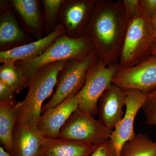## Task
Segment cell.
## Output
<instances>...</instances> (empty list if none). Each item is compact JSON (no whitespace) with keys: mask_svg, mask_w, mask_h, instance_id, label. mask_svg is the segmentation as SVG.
<instances>
[{"mask_svg":"<svg viewBox=\"0 0 156 156\" xmlns=\"http://www.w3.org/2000/svg\"><path fill=\"white\" fill-rule=\"evenodd\" d=\"M0 81L10 87L16 94L28 87L21 71L15 63L2 64L0 66Z\"/></svg>","mask_w":156,"mask_h":156,"instance_id":"obj_20","label":"cell"},{"mask_svg":"<svg viewBox=\"0 0 156 156\" xmlns=\"http://www.w3.org/2000/svg\"><path fill=\"white\" fill-rule=\"evenodd\" d=\"M155 47L152 22L142 15L130 20L120 55L121 68L139 64L152 55Z\"/></svg>","mask_w":156,"mask_h":156,"instance_id":"obj_4","label":"cell"},{"mask_svg":"<svg viewBox=\"0 0 156 156\" xmlns=\"http://www.w3.org/2000/svg\"><path fill=\"white\" fill-rule=\"evenodd\" d=\"M16 101H0V140L7 151L12 154L13 135L17 121Z\"/></svg>","mask_w":156,"mask_h":156,"instance_id":"obj_18","label":"cell"},{"mask_svg":"<svg viewBox=\"0 0 156 156\" xmlns=\"http://www.w3.org/2000/svg\"><path fill=\"white\" fill-rule=\"evenodd\" d=\"M142 108L147 124L156 126V89L146 95Z\"/></svg>","mask_w":156,"mask_h":156,"instance_id":"obj_22","label":"cell"},{"mask_svg":"<svg viewBox=\"0 0 156 156\" xmlns=\"http://www.w3.org/2000/svg\"><path fill=\"white\" fill-rule=\"evenodd\" d=\"M119 68V64L108 66L98 58L88 71L83 86L77 95L78 109L95 116L101 96L112 83Z\"/></svg>","mask_w":156,"mask_h":156,"instance_id":"obj_6","label":"cell"},{"mask_svg":"<svg viewBox=\"0 0 156 156\" xmlns=\"http://www.w3.org/2000/svg\"><path fill=\"white\" fill-rule=\"evenodd\" d=\"M34 41L33 37L20 25L12 5L0 11V52L12 50Z\"/></svg>","mask_w":156,"mask_h":156,"instance_id":"obj_13","label":"cell"},{"mask_svg":"<svg viewBox=\"0 0 156 156\" xmlns=\"http://www.w3.org/2000/svg\"><path fill=\"white\" fill-rule=\"evenodd\" d=\"M66 34L64 26L59 23L52 34L12 50L0 52V63H15L37 58L43 54L59 37Z\"/></svg>","mask_w":156,"mask_h":156,"instance_id":"obj_14","label":"cell"},{"mask_svg":"<svg viewBox=\"0 0 156 156\" xmlns=\"http://www.w3.org/2000/svg\"><path fill=\"white\" fill-rule=\"evenodd\" d=\"M126 110L122 120L112 131L110 139L114 145L117 155L120 156L123 145L133 139L135 135L134 123L137 113L145 101L146 95L138 90H125Z\"/></svg>","mask_w":156,"mask_h":156,"instance_id":"obj_10","label":"cell"},{"mask_svg":"<svg viewBox=\"0 0 156 156\" xmlns=\"http://www.w3.org/2000/svg\"><path fill=\"white\" fill-rule=\"evenodd\" d=\"M11 2L23 29L35 41L42 38L45 32L42 1L11 0Z\"/></svg>","mask_w":156,"mask_h":156,"instance_id":"obj_15","label":"cell"},{"mask_svg":"<svg viewBox=\"0 0 156 156\" xmlns=\"http://www.w3.org/2000/svg\"><path fill=\"white\" fill-rule=\"evenodd\" d=\"M45 36L53 32L59 24L58 16L63 0H42Z\"/></svg>","mask_w":156,"mask_h":156,"instance_id":"obj_21","label":"cell"},{"mask_svg":"<svg viewBox=\"0 0 156 156\" xmlns=\"http://www.w3.org/2000/svg\"><path fill=\"white\" fill-rule=\"evenodd\" d=\"M95 0H63L58 21L64 26L67 36L79 38L87 34Z\"/></svg>","mask_w":156,"mask_h":156,"instance_id":"obj_9","label":"cell"},{"mask_svg":"<svg viewBox=\"0 0 156 156\" xmlns=\"http://www.w3.org/2000/svg\"><path fill=\"white\" fill-rule=\"evenodd\" d=\"M98 145L73 140L44 137L40 156H89Z\"/></svg>","mask_w":156,"mask_h":156,"instance_id":"obj_17","label":"cell"},{"mask_svg":"<svg viewBox=\"0 0 156 156\" xmlns=\"http://www.w3.org/2000/svg\"><path fill=\"white\" fill-rule=\"evenodd\" d=\"M95 51V47L87 34L76 38L65 34L56 39L53 44L37 58L17 62L15 64L21 71L28 86L34 74L43 66L56 62L83 58Z\"/></svg>","mask_w":156,"mask_h":156,"instance_id":"obj_3","label":"cell"},{"mask_svg":"<svg viewBox=\"0 0 156 156\" xmlns=\"http://www.w3.org/2000/svg\"><path fill=\"white\" fill-rule=\"evenodd\" d=\"M120 156H156V142L146 134H136L123 145Z\"/></svg>","mask_w":156,"mask_h":156,"instance_id":"obj_19","label":"cell"},{"mask_svg":"<svg viewBox=\"0 0 156 156\" xmlns=\"http://www.w3.org/2000/svg\"><path fill=\"white\" fill-rule=\"evenodd\" d=\"M123 1L125 11L129 21L139 15V0Z\"/></svg>","mask_w":156,"mask_h":156,"instance_id":"obj_25","label":"cell"},{"mask_svg":"<svg viewBox=\"0 0 156 156\" xmlns=\"http://www.w3.org/2000/svg\"><path fill=\"white\" fill-rule=\"evenodd\" d=\"M89 156H118L114 145L110 139L98 145Z\"/></svg>","mask_w":156,"mask_h":156,"instance_id":"obj_24","label":"cell"},{"mask_svg":"<svg viewBox=\"0 0 156 156\" xmlns=\"http://www.w3.org/2000/svg\"><path fill=\"white\" fill-rule=\"evenodd\" d=\"M0 156H12L11 154L9 153V152L1 146L0 147Z\"/></svg>","mask_w":156,"mask_h":156,"instance_id":"obj_27","label":"cell"},{"mask_svg":"<svg viewBox=\"0 0 156 156\" xmlns=\"http://www.w3.org/2000/svg\"><path fill=\"white\" fill-rule=\"evenodd\" d=\"M66 60L45 65L37 70L30 81L27 95L16 104L17 121L21 125L37 126L43 104L56 87L57 76Z\"/></svg>","mask_w":156,"mask_h":156,"instance_id":"obj_2","label":"cell"},{"mask_svg":"<svg viewBox=\"0 0 156 156\" xmlns=\"http://www.w3.org/2000/svg\"><path fill=\"white\" fill-rule=\"evenodd\" d=\"M123 89H134L147 95L156 89V55L131 67L120 68L112 80Z\"/></svg>","mask_w":156,"mask_h":156,"instance_id":"obj_8","label":"cell"},{"mask_svg":"<svg viewBox=\"0 0 156 156\" xmlns=\"http://www.w3.org/2000/svg\"><path fill=\"white\" fill-rule=\"evenodd\" d=\"M44 136L36 126L16 123L13 135L12 156H40Z\"/></svg>","mask_w":156,"mask_h":156,"instance_id":"obj_16","label":"cell"},{"mask_svg":"<svg viewBox=\"0 0 156 156\" xmlns=\"http://www.w3.org/2000/svg\"><path fill=\"white\" fill-rule=\"evenodd\" d=\"M126 94L123 89L114 83L110 85L101 96L98 113L99 120L110 130L114 129L124 116Z\"/></svg>","mask_w":156,"mask_h":156,"instance_id":"obj_11","label":"cell"},{"mask_svg":"<svg viewBox=\"0 0 156 156\" xmlns=\"http://www.w3.org/2000/svg\"><path fill=\"white\" fill-rule=\"evenodd\" d=\"M140 14L153 22L156 17V0H139Z\"/></svg>","mask_w":156,"mask_h":156,"instance_id":"obj_23","label":"cell"},{"mask_svg":"<svg viewBox=\"0 0 156 156\" xmlns=\"http://www.w3.org/2000/svg\"><path fill=\"white\" fill-rule=\"evenodd\" d=\"M78 107L77 95L69 98L43 113L36 127L45 137L58 138L61 128Z\"/></svg>","mask_w":156,"mask_h":156,"instance_id":"obj_12","label":"cell"},{"mask_svg":"<svg viewBox=\"0 0 156 156\" xmlns=\"http://www.w3.org/2000/svg\"><path fill=\"white\" fill-rule=\"evenodd\" d=\"M152 55H156V46L154 48L152 53Z\"/></svg>","mask_w":156,"mask_h":156,"instance_id":"obj_29","label":"cell"},{"mask_svg":"<svg viewBox=\"0 0 156 156\" xmlns=\"http://www.w3.org/2000/svg\"><path fill=\"white\" fill-rule=\"evenodd\" d=\"M129 22L123 1L95 0L87 34L108 66L119 64Z\"/></svg>","mask_w":156,"mask_h":156,"instance_id":"obj_1","label":"cell"},{"mask_svg":"<svg viewBox=\"0 0 156 156\" xmlns=\"http://www.w3.org/2000/svg\"><path fill=\"white\" fill-rule=\"evenodd\" d=\"M112 132L100 120L77 109L61 128L58 138L98 145L110 139Z\"/></svg>","mask_w":156,"mask_h":156,"instance_id":"obj_7","label":"cell"},{"mask_svg":"<svg viewBox=\"0 0 156 156\" xmlns=\"http://www.w3.org/2000/svg\"><path fill=\"white\" fill-rule=\"evenodd\" d=\"M154 32V44L156 46V17L154 20L152 22Z\"/></svg>","mask_w":156,"mask_h":156,"instance_id":"obj_28","label":"cell"},{"mask_svg":"<svg viewBox=\"0 0 156 156\" xmlns=\"http://www.w3.org/2000/svg\"><path fill=\"white\" fill-rule=\"evenodd\" d=\"M98 58L95 51L86 57L66 60L57 75L55 92L43 106L42 113L77 95L83 86L88 71Z\"/></svg>","mask_w":156,"mask_h":156,"instance_id":"obj_5","label":"cell"},{"mask_svg":"<svg viewBox=\"0 0 156 156\" xmlns=\"http://www.w3.org/2000/svg\"><path fill=\"white\" fill-rule=\"evenodd\" d=\"M16 95L10 87L0 81V101L14 100Z\"/></svg>","mask_w":156,"mask_h":156,"instance_id":"obj_26","label":"cell"}]
</instances>
